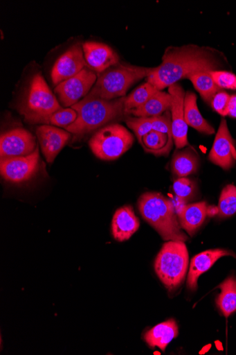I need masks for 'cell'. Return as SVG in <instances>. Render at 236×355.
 <instances>
[{
  "mask_svg": "<svg viewBox=\"0 0 236 355\" xmlns=\"http://www.w3.org/2000/svg\"><path fill=\"white\" fill-rule=\"evenodd\" d=\"M227 116L236 119V94L230 96L227 110Z\"/></svg>",
  "mask_w": 236,
  "mask_h": 355,
  "instance_id": "cell-34",
  "label": "cell"
},
{
  "mask_svg": "<svg viewBox=\"0 0 236 355\" xmlns=\"http://www.w3.org/2000/svg\"><path fill=\"white\" fill-rule=\"evenodd\" d=\"M211 71H201L192 74L188 79L192 83L194 88L200 94L201 98L207 103H210L215 95L220 91V88L215 83Z\"/></svg>",
  "mask_w": 236,
  "mask_h": 355,
  "instance_id": "cell-25",
  "label": "cell"
},
{
  "mask_svg": "<svg viewBox=\"0 0 236 355\" xmlns=\"http://www.w3.org/2000/svg\"><path fill=\"white\" fill-rule=\"evenodd\" d=\"M172 104V98L170 93L158 91L144 105L131 110L129 114L136 117H155L171 110Z\"/></svg>",
  "mask_w": 236,
  "mask_h": 355,
  "instance_id": "cell-22",
  "label": "cell"
},
{
  "mask_svg": "<svg viewBox=\"0 0 236 355\" xmlns=\"http://www.w3.org/2000/svg\"><path fill=\"white\" fill-rule=\"evenodd\" d=\"M55 96L41 73L32 78L19 111L26 122L43 123L51 115L61 110Z\"/></svg>",
  "mask_w": 236,
  "mask_h": 355,
  "instance_id": "cell-6",
  "label": "cell"
},
{
  "mask_svg": "<svg viewBox=\"0 0 236 355\" xmlns=\"http://www.w3.org/2000/svg\"><path fill=\"white\" fill-rule=\"evenodd\" d=\"M82 48L87 67L94 73H103L119 63L118 55L105 44L87 42Z\"/></svg>",
  "mask_w": 236,
  "mask_h": 355,
  "instance_id": "cell-15",
  "label": "cell"
},
{
  "mask_svg": "<svg viewBox=\"0 0 236 355\" xmlns=\"http://www.w3.org/2000/svg\"><path fill=\"white\" fill-rule=\"evenodd\" d=\"M216 67L213 55L203 49L195 46L167 49L162 63L152 69L147 82L161 91L193 73L212 71Z\"/></svg>",
  "mask_w": 236,
  "mask_h": 355,
  "instance_id": "cell-1",
  "label": "cell"
},
{
  "mask_svg": "<svg viewBox=\"0 0 236 355\" xmlns=\"http://www.w3.org/2000/svg\"><path fill=\"white\" fill-rule=\"evenodd\" d=\"M172 161V171L179 178L196 173L199 167V157L192 147L177 149Z\"/></svg>",
  "mask_w": 236,
  "mask_h": 355,
  "instance_id": "cell-21",
  "label": "cell"
},
{
  "mask_svg": "<svg viewBox=\"0 0 236 355\" xmlns=\"http://www.w3.org/2000/svg\"><path fill=\"white\" fill-rule=\"evenodd\" d=\"M225 256L236 257V254L233 252L223 249L209 250L195 255L190 266L187 280L188 288L192 291H195L199 277L208 271L220 258Z\"/></svg>",
  "mask_w": 236,
  "mask_h": 355,
  "instance_id": "cell-16",
  "label": "cell"
},
{
  "mask_svg": "<svg viewBox=\"0 0 236 355\" xmlns=\"http://www.w3.org/2000/svg\"><path fill=\"white\" fill-rule=\"evenodd\" d=\"M179 336V327L174 319L156 325L145 335V340L152 347L165 351L166 347Z\"/></svg>",
  "mask_w": 236,
  "mask_h": 355,
  "instance_id": "cell-20",
  "label": "cell"
},
{
  "mask_svg": "<svg viewBox=\"0 0 236 355\" xmlns=\"http://www.w3.org/2000/svg\"><path fill=\"white\" fill-rule=\"evenodd\" d=\"M126 123L136 135L139 142L145 135L152 131V117L129 118L126 120Z\"/></svg>",
  "mask_w": 236,
  "mask_h": 355,
  "instance_id": "cell-29",
  "label": "cell"
},
{
  "mask_svg": "<svg viewBox=\"0 0 236 355\" xmlns=\"http://www.w3.org/2000/svg\"><path fill=\"white\" fill-rule=\"evenodd\" d=\"M173 189L176 197L183 202L190 200L195 190L193 182L187 177L177 179L174 182Z\"/></svg>",
  "mask_w": 236,
  "mask_h": 355,
  "instance_id": "cell-30",
  "label": "cell"
},
{
  "mask_svg": "<svg viewBox=\"0 0 236 355\" xmlns=\"http://www.w3.org/2000/svg\"><path fill=\"white\" fill-rule=\"evenodd\" d=\"M37 135L42 153L48 164L53 163L71 137L70 132L51 125L39 126L37 128Z\"/></svg>",
  "mask_w": 236,
  "mask_h": 355,
  "instance_id": "cell-14",
  "label": "cell"
},
{
  "mask_svg": "<svg viewBox=\"0 0 236 355\" xmlns=\"http://www.w3.org/2000/svg\"><path fill=\"white\" fill-rule=\"evenodd\" d=\"M36 138L24 128L12 129L0 138L1 158L26 156L37 148Z\"/></svg>",
  "mask_w": 236,
  "mask_h": 355,
  "instance_id": "cell-11",
  "label": "cell"
},
{
  "mask_svg": "<svg viewBox=\"0 0 236 355\" xmlns=\"http://www.w3.org/2000/svg\"><path fill=\"white\" fill-rule=\"evenodd\" d=\"M208 205L206 202L185 205L178 213L181 228L192 236L204 223L208 216Z\"/></svg>",
  "mask_w": 236,
  "mask_h": 355,
  "instance_id": "cell-18",
  "label": "cell"
},
{
  "mask_svg": "<svg viewBox=\"0 0 236 355\" xmlns=\"http://www.w3.org/2000/svg\"><path fill=\"white\" fill-rule=\"evenodd\" d=\"M78 116V112L72 107L62 108L48 117L43 123L65 128L73 124Z\"/></svg>",
  "mask_w": 236,
  "mask_h": 355,
  "instance_id": "cell-28",
  "label": "cell"
},
{
  "mask_svg": "<svg viewBox=\"0 0 236 355\" xmlns=\"http://www.w3.org/2000/svg\"><path fill=\"white\" fill-rule=\"evenodd\" d=\"M138 208L144 219L164 241L186 242L173 203L158 192H147L138 201Z\"/></svg>",
  "mask_w": 236,
  "mask_h": 355,
  "instance_id": "cell-3",
  "label": "cell"
},
{
  "mask_svg": "<svg viewBox=\"0 0 236 355\" xmlns=\"http://www.w3.org/2000/svg\"><path fill=\"white\" fill-rule=\"evenodd\" d=\"M140 144L146 152L161 156L170 154L174 139L172 137L152 130L143 138Z\"/></svg>",
  "mask_w": 236,
  "mask_h": 355,
  "instance_id": "cell-24",
  "label": "cell"
},
{
  "mask_svg": "<svg viewBox=\"0 0 236 355\" xmlns=\"http://www.w3.org/2000/svg\"><path fill=\"white\" fill-rule=\"evenodd\" d=\"M218 288L221 292L216 300L220 312L228 318L236 311V278L229 277Z\"/></svg>",
  "mask_w": 236,
  "mask_h": 355,
  "instance_id": "cell-23",
  "label": "cell"
},
{
  "mask_svg": "<svg viewBox=\"0 0 236 355\" xmlns=\"http://www.w3.org/2000/svg\"><path fill=\"white\" fill-rule=\"evenodd\" d=\"M219 212V209L218 207L212 205L208 207L207 214L210 217H213L217 215L218 216Z\"/></svg>",
  "mask_w": 236,
  "mask_h": 355,
  "instance_id": "cell-35",
  "label": "cell"
},
{
  "mask_svg": "<svg viewBox=\"0 0 236 355\" xmlns=\"http://www.w3.org/2000/svg\"><path fill=\"white\" fill-rule=\"evenodd\" d=\"M87 67L82 45L78 43L65 51L56 60L51 72L55 85L69 80Z\"/></svg>",
  "mask_w": 236,
  "mask_h": 355,
  "instance_id": "cell-10",
  "label": "cell"
},
{
  "mask_svg": "<svg viewBox=\"0 0 236 355\" xmlns=\"http://www.w3.org/2000/svg\"><path fill=\"white\" fill-rule=\"evenodd\" d=\"M211 76L221 89H236V76L227 71H212Z\"/></svg>",
  "mask_w": 236,
  "mask_h": 355,
  "instance_id": "cell-32",
  "label": "cell"
},
{
  "mask_svg": "<svg viewBox=\"0 0 236 355\" xmlns=\"http://www.w3.org/2000/svg\"><path fill=\"white\" fill-rule=\"evenodd\" d=\"M168 93L172 98L171 113L173 139L176 148L182 149L189 146L188 125L185 122L184 113L185 92L179 83H175L168 87Z\"/></svg>",
  "mask_w": 236,
  "mask_h": 355,
  "instance_id": "cell-12",
  "label": "cell"
},
{
  "mask_svg": "<svg viewBox=\"0 0 236 355\" xmlns=\"http://www.w3.org/2000/svg\"><path fill=\"white\" fill-rule=\"evenodd\" d=\"M39 149L26 156L1 158L0 172L8 182L20 183L29 180L39 167Z\"/></svg>",
  "mask_w": 236,
  "mask_h": 355,
  "instance_id": "cell-9",
  "label": "cell"
},
{
  "mask_svg": "<svg viewBox=\"0 0 236 355\" xmlns=\"http://www.w3.org/2000/svg\"><path fill=\"white\" fill-rule=\"evenodd\" d=\"M133 143L134 137L125 126L111 123L93 135L89 146L99 159L114 160L129 150Z\"/></svg>",
  "mask_w": 236,
  "mask_h": 355,
  "instance_id": "cell-7",
  "label": "cell"
},
{
  "mask_svg": "<svg viewBox=\"0 0 236 355\" xmlns=\"http://www.w3.org/2000/svg\"><path fill=\"white\" fill-rule=\"evenodd\" d=\"M140 227L139 218L131 206L120 208L114 216L112 233L114 239L119 242L129 240Z\"/></svg>",
  "mask_w": 236,
  "mask_h": 355,
  "instance_id": "cell-17",
  "label": "cell"
},
{
  "mask_svg": "<svg viewBox=\"0 0 236 355\" xmlns=\"http://www.w3.org/2000/svg\"><path fill=\"white\" fill-rule=\"evenodd\" d=\"M211 162L222 169H230L236 162L235 143L228 130L225 119H222L209 155Z\"/></svg>",
  "mask_w": 236,
  "mask_h": 355,
  "instance_id": "cell-13",
  "label": "cell"
},
{
  "mask_svg": "<svg viewBox=\"0 0 236 355\" xmlns=\"http://www.w3.org/2000/svg\"><path fill=\"white\" fill-rule=\"evenodd\" d=\"M97 77L86 67L75 76L57 85L55 92L62 105L69 108L84 99L94 86Z\"/></svg>",
  "mask_w": 236,
  "mask_h": 355,
  "instance_id": "cell-8",
  "label": "cell"
},
{
  "mask_svg": "<svg viewBox=\"0 0 236 355\" xmlns=\"http://www.w3.org/2000/svg\"><path fill=\"white\" fill-rule=\"evenodd\" d=\"M230 96L224 91H219L214 96L211 105L212 109L219 114L227 116V110L228 107Z\"/></svg>",
  "mask_w": 236,
  "mask_h": 355,
  "instance_id": "cell-33",
  "label": "cell"
},
{
  "mask_svg": "<svg viewBox=\"0 0 236 355\" xmlns=\"http://www.w3.org/2000/svg\"><path fill=\"white\" fill-rule=\"evenodd\" d=\"M125 98L106 101L88 94L84 99L71 107L78 114L77 120L65 130L75 135H84L107 125L125 114Z\"/></svg>",
  "mask_w": 236,
  "mask_h": 355,
  "instance_id": "cell-2",
  "label": "cell"
},
{
  "mask_svg": "<svg viewBox=\"0 0 236 355\" xmlns=\"http://www.w3.org/2000/svg\"><path fill=\"white\" fill-rule=\"evenodd\" d=\"M152 69L118 63L98 74L97 80L89 94L106 101L124 96L129 88L149 76Z\"/></svg>",
  "mask_w": 236,
  "mask_h": 355,
  "instance_id": "cell-4",
  "label": "cell"
},
{
  "mask_svg": "<svg viewBox=\"0 0 236 355\" xmlns=\"http://www.w3.org/2000/svg\"><path fill=\"white\" fill-rule=\"evenodd\" d=\"M219 212L218 217L226 218L236 213V187L228 184L225 187L220 196L219 202Z\"/></svg>",
  "mask_w": 236,
  "mask_h": 355,
  "instance_id": "cell-27",
  "label": "cell"
},
{
  "mask_svg": "<svg viewBox=\"0 0 236 355\" xmlns=\"http://www.w3.org/2000/svg\"><path fill=\"white\" fill-rule=\"evenodd\" d=\"M158 91L152 85L145 83L134 89L125 101V112L129 114L131 110L144 105Z\"/></svg>",
  "mask_w": 236,
  "mask_h": 355,
  "instance_id": "cell-26",
  "label": "cell"
},
{
  "mask_svg": "<svg viewBox=\"0 0 236 355\" xmlns=\"http://www.w3.org/2000/svg\"><path fill=\"white\" fill-rule=\"evenodd\" d=\"M189 265L185 242L167 241L161 248L154 264L157 276L168 291H174L184 282Z\"/></svg>",
  "mask_w": 236,
  "mask_h": 355,
  "instance_id": "cell-5",
  "label": "cell"
},
{
  "mask_svg": "<svg viewBox=\"0 0 236 355\" xmlns=\"http://www.w3.org/2000/svg\"><path fill=\"white\" fill-rule=\"evenodd\" d=\"M184 113L188 125L194 128L199 133L207 135H212L215 133V128L199 112L197 104V95L192 92L188 91L185 93Z\"/></svg>",
  "mask_w": 236,
  "mask_h": 355,
  "instance_id": "cell-19",
  "label": "cell"
},
{
  "mask_svg": "<svg viewBox=\"0 0 236 355\" xmlns=\"http://www.w3.org/2000/svg\"><path fill=\"white\" fill-rule=\"evenodd\" d=\"M152 130L172 137V120L171 110L162 115L152 117Z\"/></svg>",
  "mask_w": 236,
  "mask_h": 355,
  "instance_id": "cell-31",
  "label": "cell"
}]
</instances>
